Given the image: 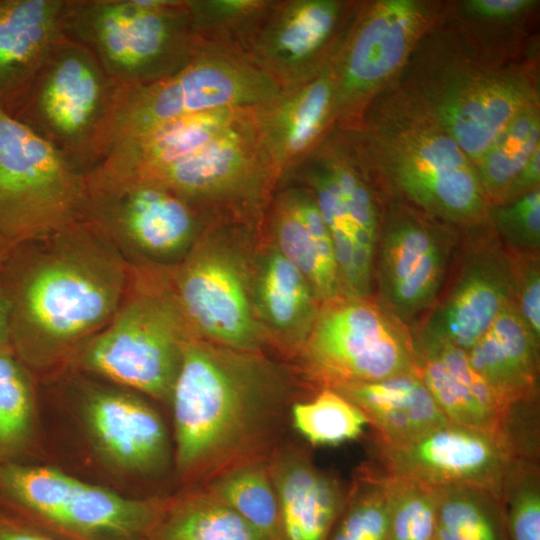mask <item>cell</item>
Instances as JSON below:
<instances>
[{"label": "cell", "instance_id": "cell-10", "mask_svg": "<svg viewBox=\"0 0 540 540\" xmlns=\"http://www.w3.org/2000/svg\"><path fill=\"white\" fill-rule=\"evenodd\" d=\"M119 85L86 46L65 37L14 118L53 144L84 173L95 166L94 141Z\"/></svg>", "mask_w": 540, "mask_h": 540}, {"label": "cell", "instance_id": "cell-1", "mask_svg": "<svg viewBox=\"0 0 540 540\" xmlns=\"http://www.w3.org/2000/svg\"><path fill=\"white\" fill-rule=\"evenodd\" d=\"M169 401L175 467L189 487L269 459L285 441L295 402L281 370L257 352L196 337L184 346Z\"/></svg>", "mask_w": 540, "mask_h": 540}, {"label": "cell", "instance_id": "cell-30", "mask_svg": "<svg viewBox=\"0 0 540 540\" xmlns=\"http://www.w3.org/2000/svg\"><path fill=\"white\" fill-rule=\"evenodd\" d=\"M316 297L302 272L279 251L264 264L258 284L262 315L287 341L302 343L316 319Z\"/></svg>", "mask_w": 540, "mask_h": 540}, {"label": "cell", "instance_id": "cell-21", "mask_svg": "<svg viewBox=\"0 0 540 540\" xmlns=\"http://www.w3.org/2000/svg\"><path fill=\"white\" fill-rule=\"evenodd\" d=\"M411 334L416 372L446 418L457 425L508 436L510 408L474 369L467 352L422 326Z\"/></svg>", "mask_w": 540, "mask_h": 540}, {"label": "cell", "instance_id": "cell-14", "mask_svg": "<svg viewBox=\"0 0 540 540\" xmlns=\"http://www.w3.org/2000/svg\"><path fill=\"white\" fill-rule=\"evenodd\" d=\"M165 267L172 294L193 337L257 352L261 345L246 272L238 259L205 243Z\"/></svg>", "mask_w": 540, "mask_h": 540}, {"label": "cell", "instance_id": "cell-20", "mask_svg": "<svg viewBox=\"0 0 540 540\" xmlns=\"http://www.w3.org/2000/svg\"><path fill=\"white\" fill-rule=\"evenodd\" d=\"M512 299V262L497 236L469 241L451 286L422 325L467 351Z\"/></svg>", "mask_w": 540, "mask_h": 540}, {"label": "cell", "instance_id": "cell-23", "mask_svg": "<svg viewBox=\"0 0 540 540\" xmlns=\"http://www.w3.org/2000/svg\"><path fill=\"white\" fill-rule=\"evenodd\" d=\"M279 505L281 540H329L347 490L302 447L284 441L268 459Z\"/></svg>", "mask_w": 540, "mask_h": 540}, {"label": "cell", "instance_id": "cell-15", "mask_svg": "<svg viewBox=\"0 0 540 540\" xmlns=\"http://www.w3.org/2000/svg\"><path fill=\"white\" fill-rule=\"evenodd\" d=\"M383 471L434 487L467 486L501 499L508 468L520 456L512 440L454 423L403 444L375 441Z\"/></svg>", "mask_w": 540, "mask_h": 540}, {"label": "cell", "instance_id": "cell-32", "mask_svg": "<svg viewBox=\"0 0 540 540\" xmlns=\"http://www.w3.org/2000/svg\"><path fill=\"white\" fill-rule=\"evenodd\" d=\"M200 486L271 540H281L279 505L268 459L236 466Z\"/></svg>", "mask_w": 540, "mask_h": 540}, {"label": "cell", "instance_id": "cell-31", "mask_svg": "<svg viewBox=\"0 0 540 540\" xmlns=\"http://www.w3.org/2000/svg\"><path fill=\"white\" fill-rule=\"evenodd\" d=\"M330 167L353 226L356 297L369 298L380 222L376 207L360 173L339 151H320Z\"/></svg>", "mask_w": 540, "mask_h": 540}, {"label": "cell", "instance_id": "cell-33", "mask_svg": "<svg viewBox=\"0 0 540 540\" xmlns=\"http://www.w3.org/2000/svg\"><path fill=\"white\" fill-rule=\"evenodd\" d=\"M536 103L521 110L473 164L488 200L499 204L517 174L540 148Z\"/></svg>", "mask_w": 540, "mask_h": 540}, {"label": "cell", "instance_id": "cell-4", "mask_svg": "<svg viewBox=\"0 0 540 540\" xmlns=\"http://www.w3.org/2000/svg\"><path fill=\"white\" fill-rule=\"evenodd\" d=\"M282 89L245 54L199 47L178 71L144 85H119L93 145L95 164L120 139L179 117L262 108Z\"/></svg>", "mask_w": 540, "mask_h": 540}, {"label": "cell", "instance_id": "cell-13", "mask_svg": "<svg viewBox=\"0 0 540 540\" xmlns=\"http://www.w3.org/2000/svg\"><path fill=\"white\" fill-rule=\"evenodd\" d=\"M417 209L394 204L379 227L374 274L379 304L406 326L440 298L455 236Z\"/></svg>", "mask_w": 540, "mask_h": 540}, {"label": "cell", "instance_id": "cell-11", "mask_svg": "<svg viewBox=\"0 0 540 540\" xmlns=\"http://www.w3.org/2000/svg\"><path fill=\"white\" fill-rule=\"evenodd\" d=\"M303 345L307 367L323 388L415 370L411 330L369 298L325 303Z\"/></svg>", "mask_w": 540, "mask_h": 540}, {"label": "cell", "instance_id": "cell-39", "mask_svg": "<svg viewBox=\"0 0 540 540\" xmlns=\"http://www.w3.org/2000/svg\"><path fill=\"white\" fill-rule=\"evenodd\" d=\"M509 540H540V485L536 457L517 456L501 491Z\"/></svg>", "mask_w": 540, "mask_h": 540}, {"label": "cell", "instance_id": "cell-45", "mask_svg": "<svg viewBox=\"0 0 540 540\" xmlns=\"http://www.w3.org/2000/svg\"><path fill=\"white\" fill-rule=\"evenodd\" d=\"M9 345L8 304L0 285V348Z\"/></svg>", "mask_w": 540, "mask_h": 540}, {"label": "cell", "instance_id": "cell-25", "mask_svg": "<svg viewBox=\"0 0 540 540\" xmlns=\"http://www.w3.org/2000/svg\"><path fill=\"white\" fill-rule=\"evenodd\" d=\"M258 109H218L157 124L120 139L98 164L114 173L145 176L190 155Z\"/></svg>", "mask_w": 540, "mask_h": 540}, {"label": "cell", "instance_id": "cell-43", "mask_svg": "<svg viewBox=\"0 0 540 540\" xmlns=\"http://www.w3.org/2000/svg\"><path fill=\"white\" fill-rule=\"evenodd\" d=\"M0 540H60L0 510Z\"/></svg>", "mask_w": 540, "mask_h": 540}, {"label": "cell", "instance_id": "cell-5", "mask_svg": "<svg viewBox=\"0 0 540 540\" xmlns=\"http://www.w3.org/2000/svg\"><path fill=\"white\" fill-rule=\"evenodd\" d=\"M63 26L121 85L166 78L198 50L184 0H65Z\"/></svg>", "mask_w": 540, "mask_h": 540}, {"label": "cell", "instance_id": "cell-18", "mask_svg": "<svg viewBox=\"0 0 540 540\" xmlns=\"http://www.w3.org/2000/svg\"><path fill=\"white\" fill-rule=\"evenodd\" d=\"M534 102L529 84L518 75L460 72L430 93L426 116L474 163L512 119Z\"/></svg>", "mask_w": 540, "mask_h": 540}, {"label": "cell", "instance_id": "cell-17", "mask_svg": "<svg viewBox=\"0 0 540 540\" xmlns=\"http://www.w3.org/2000/svg\"><path fill=\"white\" fill-rule=\"evenodd\" d=\"M342 9L336 0L272 1L245 54L282 90L304 82L336 57L327 50Z\"/></svg>", "mask_w": 540, "mask_h": 540}, {"label": "cell", "instance_id": "cell-40", "mask_svg": "<svg viewBox=\"0 0 540 540\" xmlns=\"http://www.w3.org/2000/svg\"><path fill=\"white\" fill-rule=\"evenodd\" d=\"M496 236L509 251L539 253L540 189L536 188L491 211Z\"/></svg>", "mask_w": 540, "mask_h": 540}, {"label": "cell", "instance_id": "cell-35", "mask_svg": "<svg viewBox=\"0 0 540 540\" xmlns=\"http://www.w3.org/2000/svg\"><path fill=\"white\" fill-rule=\"evenodd\" d=\"M35 431L30 370L10 345L0 348V466L19 462Z\"/></svg>", "mask_w": 540, "mask_h": 540}, {"label": "cell", "instance_id": "cell-8", "mask_svg": "<svg viewBox=\"0 0 540 540\" xmlns=\"http://www.w3.org/2000/svg\"><path fill=\"white\" fill-rule=\"evenodd\" d=\"M84 221L133 266L167 267L198 237V210L172 192L97 164L83 173Z\"/></svg>", "mask_w": 540, "mask_h": 540}, {"label": "cell", "instance_id": "cell-26", "mask_svg": "<svg viewBox=\"0 0 540 540\" xmlns=\"http://www.w3.org/2000/svg\"><path fill=\"white\" fill-rule=\"evenodd\" d=\"M466 352L474 369L508 408L535 402L539 340L512 300Z\"/></svg>", "mask_w": 540, "mask_h": 540}, {"label": "cell", "instance_id": "cell-27", "mask_svg": "<svg viewBox=\"0 0 540 540\" xmlns=\"http://www.w3.org/2000/svg\"><path fill=\"white\" fill-rule=\"evenodd\" d=\"M329 388L354 403L376 429V440L385 444L407 443L450 423L416 369L374 382Z\"/></svg>", "mask_w": 540, "mask_h": 540}, {"label": "cell", "instance_id": "cell-24", "mask_svg": "<svg viewBox=\"0 0 540 540\" xmlns=\"http://www.w3.org/2000/svg\"><path fill=\"white\" fill-rule=\"evenodd\" d=\"M334 59L317 75L283 90L262 109L265 141L280 176L317 148L337 116Z\"/></svg>", "mask_w": 540, "mask_h": 540}, {"label": "cell", "instance_id": "cell-2", "mask_svg": "<svg viewBox=\"0 0 540 540\" xmlns=\"http://www.w3.org/2000/svg\"><path fill=\"white\" fill-rule=\"evenodd\" d=\"M131 265L86 221L16 245L0 270L9 345L30 370L66 361L113 317Z\"/></svg>", "mask_w": 540, "mask_h": 540}, {"label": "cell", "instance_id": "cell-37", "mask_svg": "<svg viewBox=\"0 0 540 540\" xmlns=\"http://www.w3.org/2000/svg\"><path fill=\"white\" fill-rule=\"evenodd\" d=\"M379 469L388 507L389 540H435L437 488Z\"/></svg>", "mask_w": 540, "mask_h": 540}, {"label": "cell", "instance_id": "cell-34", "mask_svg": "<svg viewBox=\"0 0 540 540\" xmlns=\"http://www.w3.org/2000/svg\"><path fill=\"white\" fill-rule=\"evenodd\" d=\"M435 540H509L501 501L467 486L436 487Z\"/></svg>", "mask_w": 540, "mask_h": 540}, {"label": "cell", "instance_id": "cell-36", "mask_svg": "<svg viewBox=\"0 0 540 540\" xmlns=\"http://www.w3.org/2000/svg\"><path fill=\"white\" fill-rule=\"evenodd\" d=\"M290 423L313 445H338L358 438L369 421L354 403L325 387L313 398L293 403Z\"/></svg>", "mask_w": 540, "mask_h": 540}, {"label": "cell", "instance_id": "cell-42", "mask_svg": "<svg viewBox=\"0 0 540 540\" xmlns=\"http://www.w3.org/2000/svg\"><path fill=\"white\" fill-rule=\"evenodd\" d=\"M535 0H469L465 11L476 18L486 20L511 19L536 6Z\"/></svg>", "mask_w": 540, "mask_h": 540}, {"label": "cell", "instance_id": "cell-9", "mask_svg": "<svg viewBox=\"0 0 540 540\" xmlns=\"http://www.w3.org/2000/svg\"><path fill=\"white\" fill-rule=\"evenodd\" d=\"M377 139L387 176L417 210L460 226L483 220L488 201L473 162L431 119H403Z\"/></svg>", "mask_w": 540, "mask_h": 540}, {"label": "cell", "instance_id": "cell-29", "mask_svg": "<svg viewBox=\"0 0 540 540\" xmlns=\"http://www.w3.org/2000/svg\"><path fill=\"white\" fill-rule=\"evenodd\" d=\"M147 540H271L203 487L164 499Z\"/></svg>", "mask_w": 540, "mask_h": 540}, {"label": "cell", "instance_id": "cell-3", "mask_svg": "<svg viewBox=\"0 0 540 540\" xmlns=\"http://www.w3.org/2000/svg\"><path fill=\"white\" fill-rule=\"evenodd\" d=\"M192 337L164 269L131 265L127 290L113 317L65 362L119 387L169 401L184 346Z\"/></svg>", "mask_w": 540, "mask_h": 540}, {"label": "cell", "instance_id": "cell-22", "mask_svg": "<svg viewBox=\"0 0 540 540\" xmlns=\"http://www.w3.org/2000/svg\"><path fill=\"white\" fill-rule=\"evenodd\" d=\"M65 0H0V109L15 117L66 37Z\"/></svg>", "mask_w": 540, "mask_h": 540}, {"label": "cell", "instance_id": "cell-44", "mask_svg": "<svg viewBox=\"0 0 540 540\" xmlns=\"http://www.w3.org/2000/svg\"><path fill=\"white\" fill-rule=\"evenodd\" d=\"M539 182L540 148L533 153V155L512 181L501 203L507 202L524 193L539 188Z\"/></svg>", "mask_w": 540, "mask_h": 540}, {"label": "cell", "instance_id": "cell-28", "mask_svg": "<svg viewBox=\"0 0 540 540\" xmlns=\"http://www.w3.org/2000/svg\"><path fill=\"white\" fill-rule=\"evenodd\" d=\"M273 225L278 251L306 277L317 301L344 297L333 242L312 192L282 194Z\"/></svg>", "mask_w": 540, "mask_h": 540}, {"label": "cell", "instance_id": "cell-7", "mask_svg": "<svg viewBox=\"0 0 540 540\" xmlns=\"http://www.w3.org/2000/svg\"><path fill=\"white\" fill-rule=\"evenodd\" d=\"M83 218V172L53 144L0 109V234L16 246Z\"/></svg>", "mask_w": 540, "mask_h": 540}, {"label": "cell", "instance_id": "cell-41", "mask_svg": "<svg viewBox=\"0 0 540 540\" xmlns=\"http://www.w3.org/2000/svg\"><path fill=\"white\" fill-rule=\"evenodd\" d=\"M509 253L512 262L511 300L534 336L540 340L539 253Z\"/></svg>", "mask_w": 540, "mask_h": 540}, {"label": "cell", "instance_id": "cell-46", "mask_svg": "<svg viewBox=\"0 0 540 540\" xmlns=\"http://www.w3.org/2000/svg\"><path fill=\"white\" fill-rule=\"evenodd\" d=\"M14 247V245H12L0 234V270L11 255Z\"/></svg>", "mask_w": 540, "mask_h": 540}, {"label": "cell", "instance_id": "cell-16", "mask_svg": "<svg viewBox=\"0 0 540 540\" xmlns=\"http://www.w3.org/2000/svg\"><path fill=\"white\" fill-rule=\"evenodd\" d=\"M429 20L415 0H382L357 23L334 59L337 116L346 117L404 64Z\"/></svg>", "mask_w": 540, "mask_h": 540}, {"label": "cell", "instance_id": "cell-12", "mask_svg": "<svg viewBox=\"0 0 540 540\" xmlns=\"http://www.w3.org/2000/svg\"><path fill=\"white\" fill-rule=\"evenodd\" d=\"M263 108L190 155L135 178L197 209L215 204L256 207L280 177L265 141Z\"/></svg>", "mask_w": 540, "mask_h": 540}, {"label": "cell", "instance_id": "cell-19", "mask_svg": "<svg viewBox=\"0 0 540 540\" xmlns=\"http://www.w3.org/2000/svg\"><path fill=\"white\" fill-rule=\"evenodd\" d=\"M80 413L99 454L130 475L153 477L170 463L167 431L158 413L131 390L87 385Z\"/></svg>", "mask_w": 540, "mask_h": 540}, {"label": "cell", "instance_id": "cell-38", "mask_svg": "<svg viewBox=\"0 0 540 540\" xmlns=\"http://www.w3.org/2000/svg\"><path fill=\"white\" fill-rule=\"evenodd\" d=\"M329 540H389L387 500L378 466L358 472Z\"/></svg>", "mask_w": 540, "mask_h": 540}, {"label": "cell", "instance_id": "cell-6", "mask_svg": "<svg viewBox=\"0 0 540 540\" xmlns=\"http://www.w3.org/2000/svg\"><path fill=\"white\" fill-rule=\"evenodd\" d=\"M164 499H136L53 467L0 466V510L60 540H147Z\"/></svg>", "mask_w": 540, "mask_h": 540}]
</instances>
